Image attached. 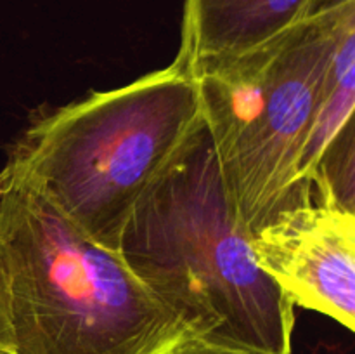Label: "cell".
<instances>
[{"instance_id":"1","label":"cell","mask_w":355,"mask_h":354,"mask_svg":"<svg viewBox=\"0 0 355 354\" xmlns=\"http://www.w3.org/2000/svg\"><path fill=\"white\" fill-rule=\"evenodd\" d=\"M118 252L193 339L291 354L295 305L257 262L203 115L135 201Z\"/></svg>"},{"instance_id":"2","label":"cell","mask_w":355,"mask_h":354,"mask_svg":"<svg viewBox=\"0 0 355 354\" xmlns=\"http://www.w3.org/2000/svg\"><path fill=\"white\" fill-rule=\"evenodd\" d=\"M0 271L14 354H166L193 339L118 250L92 242L7 165Z\"/></svg>"},{"instance_id":"3","label":"cell","mask_w":355,"mask_h":354,"mask_svg":"<svg viewBox=\"0 0 355 354\" xmlns=\"http://www.w3.org/2000/svg\"><path fill=\"white\" fill-rule=\"evenodd\" d=\"M200 117L196 80L173 61L40 115L6 165L92 242L118 250L135 201Z\"/></svg>"},{"instance_id":"4","label":"cell","mask_w":355,"mask_h":354,"mask_svg":"<svg viewBox=\"0 0 355 354\" xmlns=\"http://www.w3.org/2000/svg\"><path fill=\"white\" fill-rule=\"evenodd\" d=\"M352 14L355 0H342L260 47L187 66L222 177L250 235L281 212L315 201L298 163L333 49Z\"/></svg>"},{"instance_id":"5","label":"cell","mask_w":355,"mask_h":354,"mask_svg":"<svg viewBox=\"0 0 355 354\" xmlns=\"http://www.w3.org/2000/svg\"><path fill=\"white\" fill-rule=\"evenodd\" d=\"M259 266L293 305L355 330V214L322 203L281 212L252 235Z\"/></svg>"},{"instance_id":"6","label":"cell","mask_w":355,"mask_h":354,"mask_svg":"<svg viewBox=\"0 0 355 354\" xmlns=\"http://www.w3.org/2000/svg\"><path fill=\"white\" fill-rule=\"evenodd\" d=\"M355 14L347 17L322 80L298 176L315 203L355 214Z\"/></svg>"},{"instance_id":"7","label":"cell","mask_w":355,"mask_h":354,"mask_svg":"<svg viewBox=\"0 0 355 354\" xmlns=\"http://www.w3.org/2000/svg\"><path fill=\"white\" fill-rule=\"evenodd\" d=\"M315 0H186L179 54L191 66L243 54L309 17Z\"/></svg>"},{"instance_id":"8","label":"cell","mask_w":355,"mask_h":354,"mask_svg":"<svg viewBox=\"0 0 355 354\" xmlns=\"http://www.w3.org/2000/svg\"><path fill=\"white\" fill-rule=\"evenodd\" d=\"M166 354H253V353L231 349V347H224V346H215V344H208L198 339H187L184 340V342H180L179 346L173 347V349Z\"/></svg>"},{"instance_id":"9","label":"cell","mask_w":355,"mask_h":354,"mask_svg":"<svg viewBox=\"0 0 355 354\" xmlns=\"http://www.w3.org/2000/svg\"><path fill=\"white\" fill-rule=\"evenodd\" d=\"M0 349L10 351V330L9 318H7V297L2 271H0Z\"/></svg>"},{"instance_id":"10","label":"cell","mask_w":355,"mask_h":354,"mask_svg":"<svg viewBox=\"0 0 355 354\" xmlns=\"http://www.w3.org/2000/svg\"><path fill=\"white\" fill-rule=\"evenodd\" d=\"M336 2H342V0H315L314 10H312V14H314L315 10L322 9V7H328V6H331V3H336Z\"/></svg>"},{"instance_id":"11","label":"cell","mask_w":355,"mask_h":354,"mask_svg":"<svg viewBox=\"0 0 355 354\" xmlns=\"http://www.w3.org/2000/svg\"><path fill=\"white\" fill-rule=\"evenodd\" d=\"M0 354H14V353H10V351L7 349H0Z\"/></svg>"}]
</instances>
